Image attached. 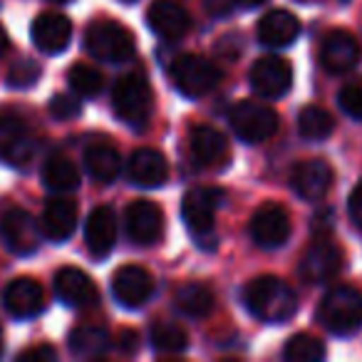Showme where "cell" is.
I'll return each instance as SVG.
<instances>
[{
  "label": "cell",
  "instance_id": "obj_44",
  "mask_svg": "<svg viewBox=\"0 0 362 362\" xmlns=\"http://www.w3.org/2000/svg\"><path fill=\"white\" fill-rule=\"evenodd\" d=\"M50 3H57V6H62V3H70V0H50Z\"/></svg>",
  "mask_w": 362,
  "mask_h": 362
},
{
  "label": "cell",
  "instance_id": "obj_2",
  "mask_svg": "<svg viewBox=\"0 0 362 362\" xmlns=\"http://www.w3.org/2000/svg\"><path fill=\"white\" fill-rule=\"evenodd\" d=\"M315 315L332 335H352L362 327V293L352 286H335L325 293Z\"/></svg>",
  "mask_w": 362,
  "mask_h": 362
},
{
  "label": "cell",
  "instance_id": "obj_17",
  "mask_svg": "<svg viewBox=\"0 0 362 362\" xmlns=\"http://www.w3.org/2000/svg\"><path fill=\"white\" fill-rule=\"evenodd\" d=\"M293 192L305 202H320L332 187V169L325 159L300 161L291 176Z\"/></svg>",
  "mask_w": 362,
  "mask_h": 362
},
{
  "label": "cell",
  "instance_id": "obj_15",
  "mask_svg": "<svg viewBox=\"0 0 362 362\" xmlns=\"http://www.w3.org/2000/svg\"><path fill=\"white\" fill-rule=\"evenodd\" d=\"M112 293L124 308H141L154 293V278L141 266H122L112 278Z\"/></svg>",
  "mask_w": 362,
  "mask_h": 362
},
{
  "label": "cell",
  "instance_id": "obj_9",
  "mask_svg": "<svg viewBox=\"0 0 362 362\" xmlns=\"http://www.w3.org/2000/svg\"><path fill=\"white\" fill-rule=\"evenodd\" d=\"M293 85V67L288 60L276 55L261 57L251 67V87L266 100H278L288 95Z\"/></svg>",
  "mask_w": 362,
  "mask_h": 362
},
{
  "label": "cell",
  "instance_id": "obj_13",
  "mask_svg": "<svg viewBox=\"0 0 362 362\" xmlns=\"http://www.w3.org/2000/svg\"><path fill=\"white\" fill-rule=\"evenodd\" d=\"M342 251L332 241H315L300 261V278L310 286L327 283L340 273Z\"/></svg>",
  "mask_w": 362,
  "mask_h": 362
},
{
  "label": "cell",
  "instance_id": "obj_14",
  "mask_svg": "<svg viewBox=\"0 0 362 362\" xmlns=\"http://www.w3.org/2000/svg\"><path fill=\"white\" fill-rule=\"evenodd\" d=\"M146 23L164 40H179L192 28V16L181 0H154L146 11Z\"/></svg>",
  "mask_w": 362,
  "mask_h": 362
},
{
  "label": "cell",
  "instance_id": "obj_43",
  "mask_svg": "<svg viewBox=\"0 0 362 362\" xmlns=\"http://www.w3.org/2000/svg\"><path fill=\"white\" fill-rule=\"evenodd\" d=\"M0 355H3V327H0Z\"/></svg>",
  "mask_w": 362,
  "mask_h": 362
},
{
  "label": "cell",
  "instance_id": "obj_5",
  "mask_svg": "<svg viewBox=\"0 0 362 362\" xmlns=\"http://www.w3.org/2000/svg\"><path fill=\"white\" fill-rule=\"evenodd\" d=\"M228 124L236 132L238 139L248 141V144H258V141L271 139L278 132V115L273 107L253 100H243L231 107Z\"/></svg>",
  "mask_w": 362,
  "mask_h": 362
},
{
  "label": "cell",
  "instance_id": "obj_42",
  "mask_svg": "<svg viewBox=\"0 0 362 362\" xmlns=\"http://www.w3.org/2000/svg\"><path fill=\"white\" fill-rule=\"evenodd\" d=\"M266 0H238V6H243V8H258V6H263Z\"/></svg>",
  "mask_w": 362,
  "mask_h": 362
},
{
  "label": "cell",
  "instance_id": "obj_3",
  "mask_svg": "<svg viewBox=\"0 0 362 362\" xmlns=\"http://www.w3.org/2000/svg\"><path fill=\"white\" fill-rule=\"evenodd\" d=\"M223 194L218 189H192L181 202V216L187 223L189 233L202 243L204 248H214V218H216V209L221 204Z\"/></svg>",
  "mask_w": 362,
  "mask_h": 362
},
{
  "label": "cell",
  "instance_id": "obj_31",
  "mask_svg": "<svg viewBox=\"0 0 362 362\" xmlns=\"http://www.w3.org/2000/svg\"><path fill=\"white\" fill-rule=\"evenodd\" d=\"M151 342L159 352L164 355H176V352H184L189 345L187 330L176 322H156L154 330H151Z\"/></svg>",
  "mask_w": 362,
  "mask_h": 362
},
{
  "label": "cell",
  "instance_id": "obj_6",
  "mask_svg": "<svg viewBox=\"0 0 362 362\" xmlns=\"http://www.w3.org/2000/svg\"><path fill=\"white\" fill-rule=\"evenodd\" d=\"M154 97H151L149 82L141 75H127L115 87V112L124 124L144 127L151 117Z\"/></svg>",
  "mask_w": 362,
  "mask_h": 362
},
{
  "label": "cell",
  "instance_id": "obj_8",
  "mask_svg": "<svg viewBox=\"0 0 362 362\" xmlns=\"http://www.w3.org/2000/svg\"><path fill=\"white\" fill-rule=\"evenodd\" d=\"M0 236L3 243L8 246V251L16 253V256H30L40 248V226L28 211L21 209H13L3 216L0 221Z\"/></svg>",
  "mask_w": 362,
  "mask_h": 362
},
{
  "label": "cell",
  "instance_id": "obj_19",
  "mask_svg": "<svg viewBox=\"0 0 362 362\" xmlns=\"http://www.w3.org/2000/svg\"><path fill=\"white\" fill-rule=\"evenodd\" d=\"M70 37H72V25L65 16L42 13L33 23V42L45 55H60V52H65V47L70 45Z\"/></svg>",
  "mask_w": 362,
  "mask_h": 362
},
{
  "label": "cell",
  "instance_id": "obj_12",
  "mask_svg": "<svg viewBox=\"0 0 362 362\" xmlns=\"http://www.w3.org/2000/svg\"><path fill=\"white\" fill-rule=\"evenodd\" d=\"M362 47L357 37L347 30H332L320 42V65L332 75L350 72L360 62Z\"/></svg>",
  "mask_w": 362,
  "mask_h": 362
},
{
  "label": "cell",
  "instance_id": "obj_11",
  "mask_svg": "<svg viewBox=\"0 0 362 362\" xmlns=\"http://www.w3.org/2000/svg\"><path fill=\"white\" fill-rule=\"evenodd\" d=\"M33 139L23 117L0 112V159L13 166H25L33 159Z\"/></svg>",
  "mask_w": 362,
  "mask_h": 362
},
{
  "label": "cell",
  "instance_id": "obj_37",
  "mask_svg": "<svg viewBox=\"0 0 362 362\" xmlns=\"http://www.w3.org/2000/svg\"><path fill=\"white\" fill-rule=\"evenodd\" d=\"M21 360L23 362H50V360H55V350H52L50 345H37V347H30V350H23L21 352Z\"/></svg>",
  "mask_w": 362,
  "mask_h": 362
},
{
  "label": "cell",
  "instance_id": "obj_23",
  "mask_svg": "<svg viewBox=\"0 0 362 362\" xmlns=\"http://www.w3.org/2000/svg\"><path fill=\"white\" fill-rule=\"evenodd\" d=\"M129 179L136 187L156 189L169 179V164L156 149H136L129 159Z\"/></svg>",
  "mask_w": 362,
  "mask_h": 362
},
{
  "label": "cell",
  "instance_id": "obj_20",
  "mask_svg": "<svg viewBox=\"0 0 362 362\" xmlns=\"http://www.w3.org/2000/svg\"><path fill=\"white\" fill-rule=\"evenodd\" d=\"M85 243L92 256L105 258L117 243V218L110 206H97L85 223Z\"/></svg>",
  "mask_w": 362,
  "mask_h": 362
},
{
  "label": "cell",
  "instance_id": "obj_21",
  "mask_svg": "<svg viewBox=\"0 0 362 362\" xmlns=\"http://www.w3.org/2000/svg\"><path fill=\"white\" fill-rule=\"evenodd\" d=\"M3 303H6L8 313L16 317H35L42 310V288L37 281L23 276L8 283L6 293H3Z\"/></svg>",
  "mask_w": 362,
  "mask_h": 362
},
{
  "label": "cell",
  "instance_id": "obj_38",
  "mask_svg": "<svg viewBox=\"0 0 362 362\" xmlns=\"http://www.w3.org/2000/svg\"><path fill=\"white\" fill-rule=\"evenodd\" d=\"M347 211H350V218L357 228L362 231V184L355 187V192L350 194V202H347Z\"/></svg>",
  "mask_w": 362,
  "mask_h": 362
},
{
  "label": "cell",
  "instance_id": "obj_7",
  "mask_svg": "<svg viewBox=\"0 0 362 362\" xmlns=\"http://www.w3.org/2000/svg\"><path fill=\"white\" fill-rule=\"evenodd\" d=\"M171 77L184 97H204L221 82V70L209 57L181 55L171 67Z\"/></svg>",
  "mask_w": 362,
  "mask_h": 362
},
{
  "label": "cell",
  "instance_id": "obj_16",
  "mask_svg": "<svg viewBox=\"0 0 362 362\" xmlns=\"http://www.w3.org/2000/svg\"><path fill=\"white\" fill-rule=\"evenodd\" d=\"M127 233L139 246L156 243L164 233V211L146 199L129 204V209H127Z\"/></svg>",
  "mask_w": 362,
  "mask_h": 362
},
{
  "label": "cell",
  "instance_id": "obj_33",
  "mask_svg": "<svg viewBox=\"0 0 362 362\" xmlns=\"http://www.w3.org/2000/svg\"><path fill=\"white\" fill-rule=\"evenodd\" d=\"M67 85L72 87L77 97H97L102 92V85H105V77L90 65H72L70 72H67Z\"/></svg>",
  "mask_w": 362,
  "mask_h": 362
},
{
  "label": "cell",
  "instance_id": "obj_26",
  "mask_svg": "<svg viewBox=\"0 0 362 362\" xmlns=\"http://www.w3.org/2000/svg\"><path fill=\"white\" fill-rule=\"evenodd\" d=\"M42 181L50 192H75L80 187V171L67 156H50L42 166Z\"/></svg>",
  "mask_w": 362,
  "mask_h": 362
},
{
  "label": "cell",
  "instance_id": "obj_41",
  "mask_svg": "<svg viewBox=\"0 0 362 362\" xmlns=\"http://www.w3.org/2000/svg\"><path fill=\"white\" fill-rule=\"evenodd\" d=\"M8 45H11V40H8V33L3 30V25H0V55H6Z\"/></svg>",
  "mask_w": 362,
  "mask_h": 362
},
{
  "label": "cell",
  "instance_id": "obj_1",
  "mask_svg": "<svg viewBox=\"0 0 362 362\" xmlns=\"http://www.w3.org/2000/svg\"><path fill=\"white\" fill-rule=\"evenodd\" d=\"M248 313L263 322H286L298 313V296L276 276H258L243 291Z\"/></svg>",
  "mask_w": 362,
  "mask_h": 362
},
{
  "label": "cell",
  "instance_id": "obj_35",
  "mask_svg": "<svg viewBox=\"0 0 362 362\" xmlns=\"http://www.w3.org/2000/svg\"><path fill=\"white\" fill-rule=\"evenodd\" d=\"M40 72L42 70L35 60L23 57L21 62H16V65L11 67V72H8V82H11L13 87H30L33 82L40 77Z\"/></svg>",
  "mask_w": 362,
  "mask_h": 362
},
{
  "label": "cell",
  "instance_id": "obj_32",
  "mask_svg": "<svg viewBox=\"0 0 362 362\" xmlns=\"http://www.w3.org/2000/svg\"><path fill=\"white\" fill-rule=\"evenodd\" d=\"M283 355L291 362H317L325 357V345L317 337L308 335V332H298V335H293L288 340Z\"/></svg>",
  "mask_w": 362,
  "mask_h": 362
},
{
  "label": "cell",
  "instance_id": "obj_29",
  "mask_svg": "<svg viewBox=\"0 0 362 362\" xmlns=\"http://www.w3.org/2000/svg\"><path fill=\"white\" fill-rule=\"evenodd\" d=\"M85 164L97 181H112L119 174V151L110 144H92L85 151Z\"/></svg>",
  "mask_w": 362,
  "mask_h": 362
},
{
  "label": "cell",
  "instance_id": "obj_28",
  "mask_svg": "<svg viewBox=\"0 0 362 362\" xmlns=\"http://www.w3.org/2000/svg\"><path fill=\"white\" fill-rule=\"evenodd\" d=\"M174 300L189 317H206L214 310V293L202 283H184L176 288Z\"/></svg>",
  "mask_w": 362,
  "mask_h": 362
},
{
  "label": "cell",
  "instance_id": "obj_10",
  "mask_svg": "<svg viewBox=\"0 0 362 362\" xmlns=\"http://www.w3.org/2000/svg\"><path fill=\"white\" fill-rule=\"evenodd\" d=\"M251 238L261 248H281L291 238V216L281 204H263L251 218Z\"/></svg>",
  "mask_w": 362,
  "mask_h": 362
},
{
  "label": "cell",
  "instance_id": "obj_18",
  "mask_svg": "<svg viewBox=\"0 0 362 362\" xmlns=\"http://www.w3.org/2000/svg\"><path fill=\"white\" fill-rule=\"evenodd\" d=\"M55 293L70 308H90L100 300L95 281L80 268H62L55 276Z\"/></svg>",
  "mask_w": 362,
  "mask_h": 362
},
{
  "label": "cell",
  "instance_id": "obj_24",
  "mask_svg": "<svg viewBox=\"0 0 362 362\" xmlns=\"http://www.w3.org/2000/svg\"><path fill=\"white\" fill-rule=\"evenodd\" d=\"M77 204L70 202V199H50L42 211V231H45L47 238L52 241H67V238L75 233L77 228Z\"/></svg>",
  "mask_w": 362,
  "mask_h": 362
},
{
  "label": "cell",
  "instance_id": "obj_27",
  "mask_svg": "<svg viewBox=\"0 0 362 362\" xmlns=\"http://www.w3.org/2000/svg\"><path fill=\"white\" fill-rule=\"evenodd\" d=\"M107 347H110V335H107L105 327L82 325L70 332V352L77 357H85V360L102 357Z\"/></svg>",
  "mask_w": 362,
  "mask_h": 362
},
{
  "label": "cell",
  "instance_id": "obj_4",
  "mask_svg": "<svg viewBox=\"0 0 362 362\" xmlns=\"http://www.w3.org/2000/svg\"><path fill=\"white\" fill-rule=\"evenodd\" d=\"M85 47L100 62H127L134 55V35L122 23L100 21L87 28Z\"/></svg>",
  "mask_w": 362,
  "mask_h": 362
},
{
  "label": "cell",
  "instance_id": "obj_39",
  "mask_svg": "<svg viewBox=\"0 0 362 362\" xmlns=\"http://www.w3.org/2000/svg\"><path fill=\"white\" fill-rule=\"evenodd\" d=\"M117 347H119L122 352H127V355H132V352H136V347H139V335H136L134 330H122L119 335H117Z\"/></svg>",
  "mask_w": 362,
  "mask_h": 362
},
{
  "label": "cell",
  "instance_id": "obj_36",
  "mask_svg": "<svg viewBox=\"0 0 362 362\" xmlns=\"http://www.w3.org/2000/svg\"><path fill=\"white\" fill-rule=\"evenodd\" d=\"M82 112V105L77 100V95H57L50 102V115L57 119H75Z\"/></svg>",
  "mask_w": 362,
  "mask_h": 362
},
{
  "label": "cell",
  "instance_id": "obj_25",
  "mask_svg": "<svg viewBox=\"0 0 362 362\" xmlns=\"http://www.w3.org/2000/svg\"><path fill=\"white\" fill-rule=\"evenodd\" d=\"M189 144H192V154L206 166H218L228 159L226 136L209 124H202V127H197V129H192Z\"/></svg>",
  "mask_w": 362,
  "mask_h": 362
},
{
  "label": "cell",
  "instance_id": "obj_22",
  "mask_svg": "<svg viewBox=\"0 0 362 362\" xmlns=\"http://www.w3.org/2000/svg\"><path fill=\"white\" fill-rule=\"evenodd\" d=\"M300 35V21L288 11H271L258 23V40L266 47H286Z\"/></svg>",
  "mask_w": 362,
  "mask_h": 362
},
{
  "label": "cell",
  "instance_id": "obj_34",
  "mask_svg": "<svg viewBox=\"0 0 362 362\" xmlns=\"http://www.w3.org/2000/svg\"><path fill=\"white\" fill-rule=\"evenodd\" d=\"M337 105L347 117L362 122V77H357V80L347 82L342 87L340 95H337Z\"/></svg>",
  "mask_w": 362,
  "mask_h": 362
},
{
  "label": "cell",
  "instance_id": "obj_30",
  "mask_svg": "<svg viewBox=\"0 0 362 362\" xmlns=\"http://www.w3.org/2000/svg\"><path fill=\"white\" fill-rule=\"evenodd\" d=\"M332 129H335V119L322 107L310 105L305 110H300V115H298V132H300L303 139L322 141L332 134Z\"/></svg>",
  "mask_w": 362,
  "mask_h": 362
},
{
  "label": "cell",
  "instance_id": "obj_40",
  "mask_svg": "<svg viewBox=\"0 0 362 362\" xmlns=\"http://www.w3.org/2000/svg\"><path fill=\"white\" fill-rule=\"evenodd\" d=\"M236 3H238V0H204L206 11L211 13V16H218V18L228 16V13L236 8Z\"/></svg>",
  "mask_w": 362,
  "mask_h": 362
}]
</instances>
